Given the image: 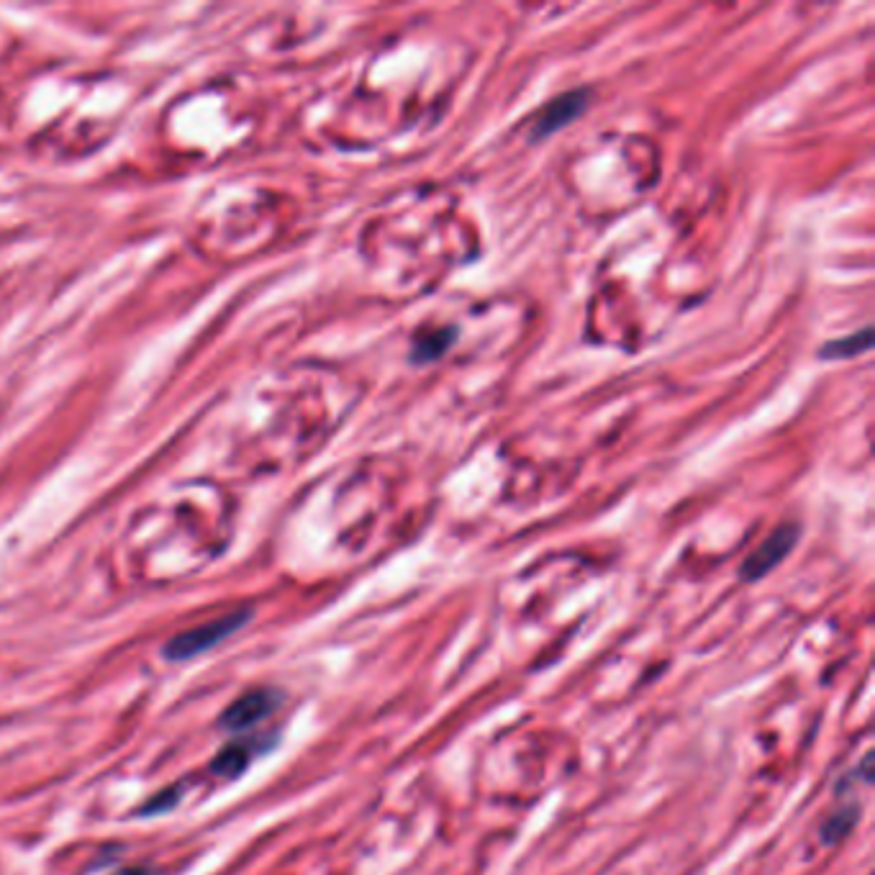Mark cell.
I'll list each match as a JSON object with an SVG mask.
<instances>
[{
	"label": "cell",
	"instance_id": "cell-2",
	"mask_svg": "<svg viewBox=\"0 0 875 875\" xmlns=\"http://www.w3.org/2000/svg\"><path fill=\"white\" fill-rule=\"evenodd\" d=\"M799 524H783V527L775 529L768 539H765L740 568V578L745 583H755V580H763L770 570H775L791 555V550L799 542Z\"/></svg>",
	"mask_w": 875,
	"mask_h": 875
},
{
	"label": "cell",
	"instance_id": "cell-8",
	"mask_svg": "<svg viewBox=\"0 0 875 875\" xmlns=\"http://www.w3.org/2000/svg\"><path fill=\"white\" fill-rule=\"evenodd\" d=\"M855 822H858V809H845V811H837V814H832L822 827L824 842H827V845H837L842 837H847V834H850L852 824Z\"/></svg>",
	"mask_w": 875,
	"mask_h": 875
},
{
	"label": "cell",
	"instance_id": "cell-3",
	"mask_svg": "<svg viewBox=\"0 0 875 875\" xmlns=\"http://www.w3.org/2000/svg\"><path fill=\"white\" fill-rule=\"evenodd\" d=\"M278 701H280L278 693L265 691V688L244 693V696H239L237 701L221 714L219 719L221 729H229V732H244V729H252L255 724H260L262 719H267V716L275 711Z\"/></svg>",
	"mask_w": 875,
	"mask_h": 875
},
{
	"label": "cell",
	"instance_id": "cell-4",
	"mask_svg": "<svg viewBox=\"0 0 875 875\" xmlns=\"http://www.w3.org/2000/svg\"><path fill=\"white\" fill-rule=\"evenodd\" d=\"M588 106V93L586 90H573V93H565L560 98L544 108L542 116L534 124V139H544V136H552L555 131H560L562 126H568L570 121H575L580 113L586 111Z\"/></svg>",
	"mask_w": 875,
	"mask_h": 875
},
{
	"label": "cell",
	"instance_id": "cell-6",
	"mask_svg": "<svg viewBox=\"0 0 875 875\" xmlns=\"http://www.w3.org/2000/svg\"><path fill=\"white\" fill-rule=\"evenodd\" d=\"M870 342H873V332H870V329H863V332L850 334V337L845 339L827 342L822 349H819V357H822V360H850V357L868 352Z\"/></svg>",
	"mask_w": 875,
	"mask_h": 875
},
{
	"label": "cell",
	"instance_id": "cell-1",
	"mask_svg": "<svg viewBox=\"0 0 875 875\" xmlns=\"http://www.w3.org/2000/svg\"><path fill=\"white\" fill-rule=\"evenodd\" d=\"M249 619H252V609H237L219 616V619L206 621L201 627L175 634L165 645V657H170L175 663H180V660H193V657L203 655V652H208L211 647L219 645V642H224L234 632H239Z\"/></svg>",
	"mask_w": 875,
	"mask_h": 875
},
{
	"label": "cell",
	"instance_id": "cell-9",
	"mask_svg": "<svg viewBox=\"0 0 875 875\" xmlns=\"http://www.w3.org/2000/svg\"><path fill=\"white\" fill-rule=\"evenodd\" d=\"M119 875H147V873H144V870H139V868H131V870H121Z\"/></svg>",
	"mask_w": 875,
	"mask_h": 875
},
{
	"label": "cell",
	"instance_id": "cell-7",
	"mask_svg": "<svg viewBox=\"0 0 875 875\" xmlns=\"http://www.w3.org/2000/svg\"><path fill=\"white\" fill-rule=\"evenodd\" d=\"M247 765H249L247 747L231 745V747H224L219 755L213 757L211 770L216 775H224V778H237V775H242L244 770H247Z\"/></svg>",
	"mask_w": 875,
	"mask_h": 875
},
{
	"label": "cell",
	"instance_id": "cell-5",
	"mask_svg": "<svg viewBox=\"0 0 875 875\" xmlns=\"http://www.w3.org/2000/svg\"><path fill=\"white\" fill-rule=\"evenodd\" d=\"M455 339H457L455 326L416 334L414 344H411V362H416V365H429V362L439 360V357L455 344Z\"/></svg>",
	"mask_w": 875,
	"mask_h": 875
}]
</instances>
